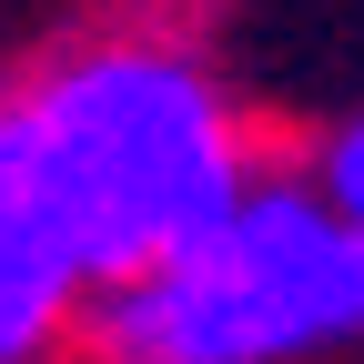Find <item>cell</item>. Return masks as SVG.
Returning <instances> with one entry per match:
<instances>
[{
    "instance_id": "obj_1",
    "label": "cell",
    "mask_w": 364,
    "mask_h": 364,
    "mask_svg": "<svg viewBox=\"0 0 364 364\" xmlns=\"http://www.w3.org/2000/svg\"><path fill=\"white\" fill-rule=\"evenodd\" d=\"M21 112H31V142L51 162V193L71 213L91 284H132V273L193 253L263 193L253 122L213 81V61L182 51L172 31L71 41L21 91Z\"/></svg>"
},
{
    "instance_id": "obj_2",
    "label": "cell",
    "mask_w": 364,
    "mask_h": 364,
    "mask_svg": "<svg viewBox=\"0 0 364 364\" xmlns=\"http://www.w3.org/2000/svg\"><path fill=\"white\" fill-rule=\"evenodd\" d=\"M364 344V233L314 193V172H263V193L81 314L91 364H304Z\"/></svg>"
},
{
    "instance_id": "obj_3",
    "label": "cell",
    "mask_w": 364,
    "mask_h": 364,
    "mask_svg": "<svg viewBox=\"0 0 364 364\" xmlns=\"http://www.w3.org/2000/svg\"><path fill=\"white\" fill-rule=\"evenodd\" d=\"M91 263L71 243V213L51 193V162L31 142L21 91L0 102V364H61L81 354V314H91Z\"/></svg>"
},
{
    "instance_id": "obj_4",
    "label": "cell",
    "mask_w": 364,
    "mask_h": 364,
    "mask_svg": "<svg viewBox=\"0 0 364 364\" xmlns=\"http://www.w3.org/2000/svg\"><path fill=\"white\" fill-rule=\"evenodd\" d=\"M314 193L364 233V112H344V122L324 132V152H314Z\"/></svg>"
},
{
    "instance_id": "obj_5",
    "label": "cell",
    "mask_w": 364,
    "mask_h": 364,
    "mask_svg": "<svg viewBox=\"0 0 364 364\" xmlns=\"http://www.w3.org/2000/svg\"><path fill=\"white\" fill-rule=\"evenodd\" d=\"M61 364H91V354H61Z\"/></svg>"
}]
</instances>
